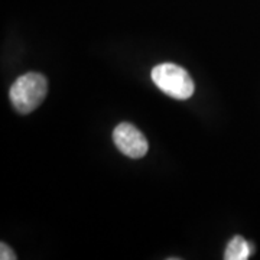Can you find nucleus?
Returning <instances> with one entry per match:
<instances>
[{
	"mask_svg": "<svg viewBox=\"0 0 260 260\" xmlns=\"http://www.w3.org/2000/svg\"><path fill=\"white\" fill-rule=\"evenodd\" d=\"M47 78L39 73H26L20 75L10 87L9 99L16 112L28 114L41 106V103L47 97Z\"/></svg>",
	"mask_w": 260,
	"mask_h": 260,
	"instance_id": "f257e3e1",
	"label": "nucleus"
},
{
	"mask_svg": "<svg viewBox=\"0 0 260 260\" xmlns=\"http://www.w3.org/2000/svg\"><path fill=\"white\" fill-rule=\"evenodd\" d=\"M152 81L160 91L177 100H188L194 94V81L182 67L171 62L156 65L152 70Z\"/></svg>",
	"mask_w": 260,
	"mask_h": 260,
	"instance_id": "f03ea898",
	"label": "nucleus"
},
{
	"mask_svg": "<svg viewBox=\"0 0 260 260\" xmlns=\"http://www.w3.org/2000/svg\"><path fill=\"white\" fill-rule=\"evenodd\" d=\"M113 140L123 155L132 159L143 158L148 153V140L136 126L120 123L113 132Z\"/></svg>",
	"mask_w": 260,
	"mask_h": 260,
	"instance_id": "7ed1b4c3",
	"label": "nucleus"
},
{
	"mask_svg": "<svg viewBox=\"0 0 260 260\" xmlns=\"http://www.w3.org/2000/svg\"><path fill=\"white\" fill-rule=\"evenodd\" d=\"M253 253V247L247 240H244L242 236H234L229 242L225 251H224V259L225 260H247Z\"/></svg>",
	"mask_w": 260,
	"mask_h": 260,
	"instance_id": "20e7f679",
	"label": "nucleus"
},
{
	"mask_svg": "<svg viewBox=\"0 0 260 260\" xmlns=\"http://www.w3.org/2000/svg\"><path fill=\"white\" fill-rule=\"evenodd\" d=\"M18 257L15 254V251L10 249L9 246L6 243H2L0 244V259L2 260H15Z\"/></svg>",
	"mask_w": 260,
	"mask_h": 260,
	"instance_id": "39448f33",
	"label": "nucleus"
}]
</instances>
